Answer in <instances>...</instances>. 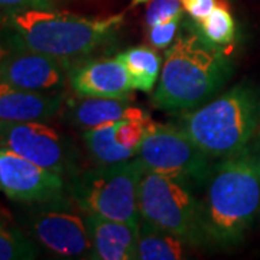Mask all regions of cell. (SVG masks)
Listing matches in <instances>:
<instances>
[{
    "label": "cell",
    "mask_w": 260,
    "mask_h": 260,
    "mask_svg": "<svg viewBox=\"0 0 260 260\" xmlns=\"http://www.w3.org/2000/svg\"><path fill=\"white\" fill-rule=\"evenodd\" d=\"M198 197L205 243L225 249L242 242L260 214V150L256 139L213 162Z\"/></svg>",
    "instance_id": "cell-1"
},
{
    "label": "cell",
    "mask_w": 260,
    "mask_h": 260,
    "mask_svg": "<svg viewBox=\"0 0 260 260\" xmlns=\"http://www.w3.org/2000/svg\"><path fill=\"white\" fill-rule=\"evenodd\" d=\"M124 15L90 18L55 9L3 10L0 25L10 49L25 48L73 64L110 44Z\"/></svg>",
    "instance_id": "cell-2"
},
{
    "label": "cell",
    "mask_w": 260,
    "mask_h": 260,
    "mask_svg": "<svg viewBox=\"0 0 260 260\" xmlns=\"http://www.w3.org/2000/svg\"><path fill=\"white\" fill-rule=\"evenodd\" d=\"M233 74L224 48L210 44L194 26L178 34L168 48L153 104L167 112H186L211 100Z\"/></svg>",
    "instance_id": "cell-3"
},
{
    "label": "cell",
    "mask_w": 260,
    "mask_h": 260,
    "mask_svg": "<svg viewBox=\"0 0 260 260\" xmlns=\"http://www.w3.org/2000/svg\"><path fill=\"white\" fill-rule=\"evenodd\" d=\"M211 159L230 156L256 139L260 127V93L239 84L175 121Z\"/></svg>",
    "instance_id": "cell-4"
},
{
    "label": "cell",
    "mask_w": 260,
    "mask_h": 260,
    "mask_svg": "<svg viewBox=\"0 0 260 260\" xmlns=\"http://www.w3.org/2000/svg\"><path fill=\"white\" fill-rule=\"evenodd\" d=\"M145 171L139 158L83 169L67 179L68 195L84 214L140 221L138 194Z\"/></svg>",
    "instance_id": "cell-5"
},
{
    "label": "cell",
    "mask_w": 260,
    "mask_h": 260,
    "mask_svg": "<svg viewBox=\"0 0 260 260\" xmlns=\"http://www.w3.org/2000/svg\"><path fill=\"white\" fill-rule=\"evenodd\" d=\"M140 218L172 233L192 247L205 246L198 191L158 172L145 171L138 194Z\"/></svg>",
    "instance_id": "cell-6"
},
{
    "label": "cell",
    "mask_w": 260,
    "mask_h": 260,
    "mask_svg": "<svg viewBox=\"0 0 260 260\" xmlns=\"http://www.w3.org/2000/svg\"><path fill=\"white\" fill-rule=\"evenodd\" d=\"M19 220L30 240L49 256L56 259H93L85 214L70 195L23 204Z\"/></svg>",
    "instance_id": "cell-7"
},
{
    "label": "cell",
    "mask_w": 260,
    "mask_h": 260,
    "mask_svg": "<svg viewBox=\"0 0 260 260\" xmlns=\"http://www.w3.org/2000/svg\"><path fill=\"white\" fill-rule=\"evenodd\" d=\"M136 158L146 171L184 181L197 191L211 167V158L177 123L150 121Z\"/></svg>",
    "instance_id": "cell-8"
},
{
    "label": "cell",
    "mask_w": 260,
    "mask_h": 260,
    "mask_svg": "<svg viewBox=\"0 0 260 260\" xmlns=\"http://www.w3.org/2000/svg\"><path fill=\"white\" fill-rule=\"evenodd\" d=\"M0 146L67 179L81 171L74 142L47 121L0 120Z\"/></svg>",
    "instance_id": "cell-9"
},
{
    "label": "cell",
    "mask_w": 260,
    "mask_h": 260,
    "mask_svg": "<svg viewBox=\"0 0 260 260\" xmlns=\"http://www.w3.org/2000/svg\"><path fill=\"white\" fill-rule=\"evenodd\" d=\"M0 189L20 204H34L68 195L67 178L0 146Z\"/></svg>",
    "instance_id": "cell-10"
},
{
    "label": "cell",
    "mask_w": 260,
    "mask_h": 260,
    "mask_svg": "<svg viewBox=\"0 0 260 260\" xmlns=\"http://www.w3.org/2000/svg\"><path fill=\"white\" fill-rule=\"evenodd\" d=\"M68 62L25 48H12L0 61V80L19 88L59 93L68 83Z\"/></svg>",
    "instance_id": "cell-11"
},
{
    "label": "cell",
    "mask_w": 260,
    "mask_h": 260,
    "mask_svg": "<svg viewBox=\"0 0 260 260\" xmlns=\"http://www.w3.org/2000/svg\"><path fill=\"white\" fill-rule=\"evenodd\" d=\"M148 113L109 123L81 133L85 149L97 165L117 164L136 158L142 139L150 124Z\"/></svg>",
    "instance_id": "cell-12"
},
{
    "label": "cell",
    "mask_w": 260,
    "mask_h": 260,
    "mask_svg": "<svg viewBox=\"0 0 260 260\" xmlns=\"http://www.w3.org/2000/svg\"><path fill=\"white\" fill-rule=\"evenodd\" d=\"M68 84L81 95L126 99L133 93L127 70L119 56L75 61L68 70Z\"/></svg>",
    "instance_id": "cell-13"
},
{
    "label": "cell",
    "mask_w": 260,
    "mask_h": 260,
    "mask_svg": "<svg viewBox=\"0 0 260 260\" xmlns=\"http://www.w3.org/2000/svg\"><path fill=\"white\" fill-rule=\"evenodd\" d=\"M85 224L95 260L138 259L140 221H117L85 214Z\"/></svg>",
    "instance_id": "cell-14"
},
{
    "label": "cell",
    "mask_w": 260,
    "mask_h": 260,
    "mask_svg": "<svg viewBox=\"0 0 260 260\" xmlns=\"http://www.w3.org/2000/svg\"><path fill=\"white\" fill-rule=\"evenodd\" d=\"M74 94L75 95L71 99L65 97L62 106L64 117L71 126L83 132L146 113L143 109L130 104L132 97L112 99Z\"/></svg>",
    "instance_id": "cell-15"
},
{
    "label": "cell",
    "mask_w": 260,
    "mask_h": 260,
    "mask_svg": "<svg viewBox=\"0 0 260 260\" xmlns=\"http://www.w3.org/2000/svg\"><path fill=\"white\" fill-rule=\"evenodd\" d=\"M65 94L19 88L0 80V120L48 121L62 110Z\"/></svg>",
    "instance_id": "cell-16"
},
{
    "label": "cell",
    "mask_w": 260,
    "mask_h": 260,
    "mask_svg": "<svg viewBox=\"0 0 260 260\" xmlns=\"http://www.w3.org/2000/svg\"><path fill=\"white\" fill-rule=\"evenodd\" d=\"M192 246L172 233L140 218L138 239L139 260H181L188 257Z\"/></svg>",
    "instance_id": "cell-17"
},
{
    "label": "cell",
    "mask_w": 260,
    "mask_h": 260,
    "mask_svg": "<svg viewBox=\"0 0 260 260\" xmlns=\"http://www.w3.org/2000/svg\"><path fill=\"white\" fill-rule=\"evenodd\" d=\"M124 64L133 90L150 93L158 83L162 59L153 47H135L119 54Z\"/></svg>",
    "instance_id": "cell-18"
},
{
    "label": "cell",
    "mask_w": 260,
    "mask_h": 260,
    "mask_svg": "<svg viewBox=\"0 0 260 260\" xmlns=\"http://www.w3.org/2000/svg\"><path fill=\"white\" fill-rule=\"evenodd\" d=\"M192 23L197 30L215 47H229L232 45L236 38V22L232 12L225 6V3L220 0L213 12L204 20L198 23L192 22Z\"/></svg>",
    "instance_id": "cell-19"
},
{
    "label": "cell",
    "mask_w": 260,
    "mask_h": 260,
    "mask_svg": "<svg viewBox=\"0 0 260 260\" xmlns=\"http://www.w3.org/2000/svg\"><path fill=\"white\" fill-rule=\"evenodd\" d=\"M39 251L26 233L0 220V260H32L37 259Z\"/></svg>",
    "instance_id": "cell-20"
},
{
    "label": "cell",
    "mask_w": 260,
    "mask_h": 260,
    "mask_svg": "<svg viewBox=\"0 0 260 260\" xmlns=\"http://www.w3.org/2000/svg\"><path fill=\"white\" fill-rule=\"evenodd\" d=\"M182 22V16L171 19L162 23H156L148 28L149 44L155 49H168L178 37V30Z\"/></svg>",
    "instance_id": "cell-21"
},
{
    "label": "cell",
    "mask_w": 260,
    "mask_h": 260,
    "mask_svg": "<svg viewBox=\"0 0 260 260\" xmlns=\"http://www.w3.org/2000/svg\"><path fill=\"white\" fill-rule=\"evenodd\" d=\"M182 0H150L146 10V26L182 16Z\"/></svg>",
    "instance_id": "cell-22"
},
{
    "label": "cell",
    "mask_w": 260,
    "mask_h": 260,
    "mask_svg": "<svg viewBox=\"0 0 260 260\" xmlns=\"http://www.w3.org/2000/svg\"><path fill=\"white\" fill-rule=\"evenodd\" d=\"M217 3L218 0H182V8L192 19V22L198 23L213 12Z\"/></svg>",
    "instance_id": "cell-23"
},
{
    "label": "cell",
    "mask_w": 260,
    "mask_h": 260,
    "mask_svg": "<svg viewBox=\"0 0 260 260\" xmlns=\"http://www.w3.org/2000/svg\"><path fill=\"white\" fill-rule=\"evenodd\" d=\"M58 3L59 0H0V9H55Z\"/></svg>",
    "instance_id": "cell-24"
},
{
    "label": "cell",
    "mask_w": 260,
    "mask_h": 260,
    "mask_svg": "<svg viewBox=\"0 0 260 260\" xmlns=\"http://www.w3.org/2000/svg\"><path fill=\"white\" fill-rule=\"evenodd\" d=\"M10 51V45L8 42V38H6V34H5V29L0 25V61L8 55V52Z\"/></svg>",
    "instance_id": "cell-25"
},
{
    "label": "cell",
    "mask_w": 260,
    "mask_h": 260,
    "mask_svg": "<svg viewBox=\"0 0 260 260\" xmlns=\"http://www.w3.org/2000/svg\"><path fill=\"white\" fill-rule=\"evenodd\" d=\"M146 2H150V0H133V5H142V3H146Z\"/></svg>",
    "instance_id": "cell-26"
},
{
    "label": "cell",
    "mask_w": 260,
    "mask_h": 260,
    "mask_svg": "<svg viewBox=\"0 0 260 260\" xmlns=\"http://www.w3.org/2000/svg\"><path fill=\"white\" fill-rule=\"evenodd\" d=\"M256 142H257V146H259V150H260V127H259V132H257V136H256Z\"/></svg>",
    "instance_id": "cell-27"
}]
</instances>
